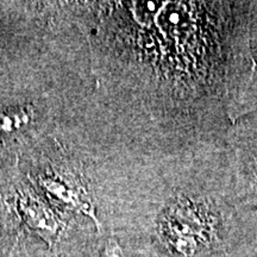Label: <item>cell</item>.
Segmentation results:
<instances>
[{
	"label": "cell",
	"mask_w": 257,
	"mask_h": 257,
	"mask_svg": "<svg viewBox=\"0 0 257 257\" xmlns=\"http://www.w3.org/2000/svg\"><path fill=\"white\" fill-rule=\"evenodd\" d=\"M101 257H123V252L114 239H108L102 250Z\"/></svg>",
	"instance_id": "cell-5"
},
{
	"label": "cell",
	"mask_w": 257,
	"mask_h": 257,
	"mask_svg": "<svg viewBox=\"0 0 257 257\" xmlns=\"http://www.w3.org/2000/svg\"><path fill=\"white\" fill-rule=\"evenodd\" d=\"M18 211L25 225L51 246L59 239L63 229L62 221L49 205L30 193L18 200Z\"/></svg>",
	"instance_id": "cell-3"
},
{
	"label": "cell",
	"mask_w": 257,
	"mask_h": 257,
	"mask_svg": "<svg viewBox=\"0 0 257 257\" xmlns=\"http://www.w3.org/2000/svg\"><path fill=\"white\" fill-rule=\"evenodd\" d=\"M38 185L57 205L91 218L96 229H100L94 204L87 189L75 176L59 172L47 173L38 178Z\"/></svg>",
	"instance_id": "cell-2"
},
{
	"label": "cell",
	"mask_w": 257,
	"mask_h": 257,
	"mask_svg": "<svg viewBox=\"0 0 257 257\" xmlns=\"http://www.w3.org/2000/svg\"><path fill=\"white\" fill-rule=\"evenodd\" d=\"M205 202L180 194L165 212L160 233L170 250L182 257H200L214 239L213 217Z\"/></svg>",
	"instance_id": "cell-1"
},
{
	"label": "cell",
	"mask_w": 257,
	"mask_h": 257,
	"mask_svg": "<svg viewBox=\"0 0 257 257\" xmlns=\"http://www.w3.org/2000/svg\"><path fill=\"white\" fill-rule=\"evenodd\" d=\"M34 111L29 106L0 111V138L10 136L27 126L32 119Z\"/></svg>",
	"instance_id": "cell-4"
}]
</instances>
